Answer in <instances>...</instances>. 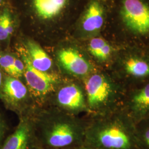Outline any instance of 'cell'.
<instances>
[{
    "label": "cell",
    "instance_id": "cell-17",
    "mask_svg": "<svg viewBox=\"0 0 149 149\" xmlns=\"http://www.w3.org/2000/svg\"><path fill=\"white\" fill-rule=\"evenodd\" d=\"M16 54L0 50V68L6 75L16 78L15 61Z\"/></svg>",
    "mask_w": 149,
    "mask_h": 149
},
{
    "label": "cell",
    "instance_id": "cell-19",
    "mask_svg": "<svg viewBox=\"0 0 149 149\" xmlns=\"http://www.w3.org/2000/svg\"><path fill=\"white\" fill-rule=\"evenodd\" d=\"M8 130V126L5 119L0 113V146L5 140L6 134Z\"/></svg>",
    "mask_w": 149,
    "mask_h": 149
},
{
    "label": "cell",
    "instance_id": "cell-8",
    "mask_svg": "<svg viewBox=\"0 0 149 149\" xmlns=\"http://www.w3.org/2000/svg\"><path fill=\"white\" fill-rule=\"evenodd\" d=\"M120 15L125 25L141 35L149 34V6L141 0H123Z\"/></svg>",
    "mask_w": 149,
    "mask_h": 149
},
{
    "label": "cell",
    "instance_id": "cell-15",
    "mask_svg": "<svg viewBox=\"0 0 149 149\" xmlns=\"http://www.w3.org/2000/svg\"><path fill=\"white\" fill-rule=\"evenodd\" d=\"M124 68L128 74L136 78L149 76V63L144 59L132 56L125 60Z\"/></svg>",
    "mask_w": 149,
    "mask_h": 149
},
{
    "label": "cell",
    "instance_id": "cell-4",
    "mask_svg": "<svg viewBox=\"0 0 149 149\" xmlns=\"http://www.w3.org/2000/svg\"><path fill=\"white\" fill-rule=\"evenodd\" d=\"M18 52L25 66L23 77L26 85L38 106H45L64 76L57 72L48 73L38 70L32 66L24 48H18Z\"/></svg>",
    "mask_w": 149,
    "mask_h": 149
},
{
    "label": "cell",
    "instance_id": "cell-2",
    "mask_svg": "<svg viewBox=\"0 0 149 149\" xmlns=\"http://www.w3.org/2000/svg\"><path fill=\"white\" fill-rule=\"evenodd\" d=\"M84 143L97 149H139L136 129L111 113L87 123Z\"/></svg>",
    "mask_w": 149,
    "mask_h": 149
},
{
    "label": "cell",
    "instance_id": "cell-22",
    "mask_svg": "<svg viewBox=\"0 0 149 149\" xmlns=\"http://www.w3.org/2000/svg\"><path fill=\"white\" fill-rule=\"evenodd\" d=\"M3 2H4V0H0V7L2 5Z\"/></svg>",
    "mask_w": 149,
    "mask_h": 149
},
{
    "label": "cell",
    "instance_id": "cell-16",
    "mask_svg": "<svg viewBox=\"0 0 149 149\" xmlns=\"http://www.w3.org/2000/svg\"><path fill=\"white\" fill-rule=\"evenodd\" d=\"M14 32V23L11 12L7 7L0 13V42L8 41Z\"/></svg>",
    "mask_w": 149,
    "mask_h": 149
},
{
    "label": "cell",
    "instance_id": "cell-1",
    "mask_svg": "<svg viewBox=\"0 0 149 149\" xmlns=\"http://www.w3.org/2000/svg\"><path fill=\"white\" fill-rule=\"evenodd\" d=\"M42 149H73L84 143L85 123L74 115L50 106H37L30 114Z\"/></svg>",
    "mask_w": 149,
    "mask_h": 149
},
{
    "label": "cell",
    "instance_id": "cell-12",
    "mask_svg": "<svg viewBox=\"0 0 149 149\" xmlns=\"http://www.w3.org/2000/svg\"><path fill=\"white\" fill-rule=\"evenodd\" d=\"M68 2V0H33L34 11L43 19H50L58 16Z\"/></svg>",
    "mask_w": 149,
    "mask_h": 149
},
{
    "label": "cell",
    "instance_id": "cell-10",
    "mask_svg": "<svg viewBox=\"0 0 149 149\" xmlns=\"http://www.w3.org/2000/svg\"><path fill=\"white\" fill-rule=\"evenodd\" d=\"M24 49L32 66L40 71L54 73L53 61L41 46L35 41L28 39Z\"/></svg>",
    "mask_w": 149,
    "mask_h": 149
},
{
    "label": "cell",
    "instance_id": "cell-9",
    "mask_svg": "<svg viewBox=\"0 0 149 149\" xmlns=\"http://www.w3.org/2000/svg\"><path fill=\"white\" fill-rule=\"evenodd\" d=\"M0 149H42L30 114L19 117L15 130L5 139Z\"/></svg>",
    "mask_w": 149,
    "mask_h": 149
},
{
    "label": "cell",
    "instance_id": "cell-23",
    "mask_svg": "<svg viewBox=\"0 0 149 149\" xmlns=\"http://www.w3.org/2000/svg\"><path fill=\"white\" fill-rule=\"evenodd\" d=\"M99 1H106V0H99Z\"/></svg>",
    "mask_w": 149,
    "mask_h": 149
},
{
    "label": "cell",
    "instance_id": "cell-3",
    "mask_svg": "<svg viewBox=\"0 0 149 149\" xmlns=\"http://www.w3.org/2000/svg\"><path fill=\"white\" fill-rule=\"evenodd\" d=\"M89 112L95 116L110 113L117 100L116 85L104 74L93 72L82 80Z\"/></svg>",
    "mask_w": 149,
    "mask_h": 149
},
{
    "label": "cell",
    "instance_id": "cell-5",
    "mask_svg": "<svg viewBox=\"0 0 149 149\" xmlns=\"http://www.w3.org/2000/svg\"><path fill=\"white\" fill-rule=\"evenodd\" d=\"M45 106L55 107L75 116L82 112H89L84 87L77 80L66 77H64Z\"/></svg>",
    "mask_w": 149,
    "mask_h": 149
},
{
    "label": "cell",
    "instance_id": "cell-11",
    "mask_svg": "<svg viewBox=\"0 0 149 149\" xmlns=\"http://www.w3.org/2000/svg\"><path fill=\"white\" fill-rule=\"evenodd\" d=\"M104 12L102 6L97 1H92L88 5L81 21L84 32L93 34L98 32L103 25Z\"/></svg>",
    "mask_w": 149,
    "mask_h": 149
},
{
    "label": "cell",
    "instance_id": "cell-13",
    "mask_svg": "<svg viewBox=\"0 0 149 149\" xmlns=\"http://www.w3.org/2000/svg\"><path fill=\"white\" fill-rule=\"evenodd\" d=\"M130 104L135 116L141 117L149 115V84L134 94Z\"/></svg>",
    "mask_w": 149,
    "mask_h": 149
},
{
    "label": "cell",
    "instance_id": "cell-14",
    "mask_svg": "<svg viewBox=\"0 0 149 149\" xmlns=\"http://www.w3.org/2000/svg\"><path fill=\"white\" fill-rule=\"evenodd\" d=\"M88 50L94 58L101 62L107 61L112 53L111 45L101 37L91 39L88 45Z\"/></svg>",
    "mask_w": 149,
    "mask_h": 149
},
{
    "label": "cell",
    "instance_id": "cell-21",
    "mask_svg": "<svg viewBox=\"0 0 149 149\" xmlns=\"http://www.w3.org/2000/svg\"><path fill=\"white\" fill-rule=\"evenodd\" d=\"M96 149V148H93V147H92V146H91L90 145H87V144H85V143H84L83 144H82V145H80L79 146H77V147H76V148H75L74 149Z\"/></svg>",
    "mask_w": 149,
    "mask_h": 149
},
{
    "label": "cell",
    "instance_id": "cell-7",
    "mask_svg": "<svg viewBox=\"0 0 149 149\" xmlns=\"http://www.w3.org/2000/svg\"><path fill=\"white\" fill-rule=\"evenodd\" d=\"M56 57L64 77L82 80L95 72V69L90 62L77 48L73 47L59 49Z\"/></svg>",
    "mask_w": 149,
    "mask_h": 149
},
{
    "label": "cell",
    "instance_id": "cell-6",
    "mask_svg": "<svg viewBox=\"0 0 149 149\" xmlns=\"http://www.w3.org/2000/svg\"><path fill=\"white\" fill-rule=\"evenodd\" d=\"M0 100L6 108L19 117L30 114L38 106L27 85L21 80L5 75Z\"/></svg>",
    "mask_w": 149,
    "mask_h": 149
},
{
    "label": "cell",
    "instance_id": "cell-18",
    "mask_svg": "<svg viewBox=\"0 0 149 149\" xmlns=\"http://www.w3.org/2000/svg\"><path fill=\"white\" fill-rule=\"evenodd\" d=\"M136 132L139 149H149V126Z\"/></svg>",
    "mask_w": 149,
    "mask_h": 149
},
{
    "label": "cell",
    "instance_id": "cell-20",
    "mask_svg": "<svg viewBox=\"0 0 149 149\" xmlns=\"http://www.w3.org/2000/svg\"><path fill=\"white\" fill-rule=\"evenodd\" d=\"M5 74L3 73V72L2 71V70L0 68V98H1V90L2 87L3 85V82L4 80V77H5Z\"/></svg>",
    "mask_w": 149,
    "mask_h": 149
}]
</instances>
